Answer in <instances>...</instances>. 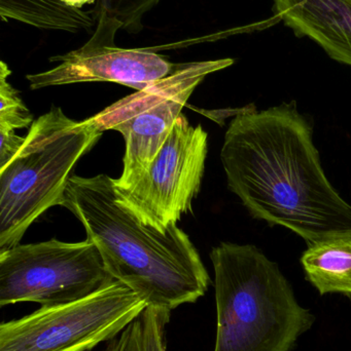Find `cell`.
<instances>
[{
    "label": "cell",
    "instance_id": "6da1fadb",
    "mask_svg": "<svg viewBox=\"0 0 351 351\" xmlns=\"http://www.w3.org/2000/svg\"><path fill=\"white\" fill-rule=\"evenodd\" d=\"M220 160L229 189L249 214L308 245L351 235V204L332 185L296 102L235 115Z\"/></svg>",
    "mask_w": 351,
    "mask_h": 351
},
{
    "label": "cell",
    "instance_id": "7a4b0ae2",
    "mask_svg": "<svg viewBox=\"0 0 351 351\" xmlns=\"http://www.w3.org/2000/svg\"><path fill=\"white\" fill-rule=\"evenodd\" d=\"M62 206L84 225L111 276L148 306L173 311L207 292L210 276L189 235L177 224H144L109 176H72Z\"/></svg>",
    "mask_w": 351,
    "mask_h": 351
},
{
    "label": "cell",
    "instance_id": "3957f363",
    "mask_svg": "<svg viewBox=\"0 0 351 351\" xmlns=\"http://www.w3.org/2000/svg\"><path fill=\"white\" fill-rule=\"evenodd\" d=\"M214 269V351H292L315 315L297 300L275 262L253 245L220 243Z\"/></svg>",
    "mask_w": 351,
    "mask_h": 351
},
{
    "label": "cell",
    "instance_id": "277c9868",
    "mask_svg": "<svg viewBox=\"0 0 351 351\" xmlns=\"http://www.w3.org/2000/svg\"><path fill=\"white\" fill-rule=\"evenodd\" d=\"M101 136L90 119L73 121L59 107L34 121L18 154L0 169V251L20 245L43 213L63 206L74 167Z\"/></svg>",
    "mask_w": 351,
    "mask_h": 351
},
{
    "label": "cell",
    "instance_id": "5b68a950",
    "mask_svg": "<svg viewBox=\"0 0 351 351\" xmlns=\"http://www.w3.org/2000/svg\"><path fill=\"white\" fill-rule=\"evenodd\" d=\"M232 59L177 64L172 73L103 109L90 121L100 132H119L125 140L123 173L115 179L127 190L146 172L160 152L183 107L210 74L226 69Z\"/></svg>",
    "mask_w": 351,
    "mask_h": 351
},
{
    "label": "cell",
    "instance_id": "8992f818",
    "mask_svg": "<svg viewBox=\"0 0 351 351\" xmlns=\"http://www.w3.org/2000/svg\"><path fill=\"white\" fill-rule=\"evenodd\" d=\"M121 282L0 325V351H88L121 334L146 307Z\"/></svg>",
    "mask_w": 351,
    "mask_h": 351
},
{
    "label": "cell",
    "instance_id": "52a82bcc",
    "mask_svg": "<svg viewBox=\"0 0 351 351\" xmlns=\"http://www.w3.org/2000/svg\"><path fill=\"white\" fill-rule=\"evenodd\" d=\"M94 243L51 239L0 251V307L84 298L115 282Z\"/></svg>",
    "mask_w": 351,
    "mask_h": 351
},
{
    "label": "cell",
    "instance_id": "ba28073f",
    "mask_svg": "<svg viewBox=\"0 0 351 351\" xmlns=\"http://www.w3.org/2000/svg\"><path fill=\"white\" fill-rule=\"evenodd\" d=\"M207 139L201 125L194 127L181 114L135 185L127 190L117 188L144 224L165 230L191 212L205 170Z\"/></svg>",
    "mask_w": 351,
    "mask_h": 351
},
{
    "label": "cell",
    "instance_id": "9c48e42d",
    "mask_svg": "<svg viewBox=\"0 0 351 351\" xmlns=\"http://www.w3.org/2000/svg\"><path fill=\"white\" fill-rule=\"evenodd\" d=\"M122 23L101 3L90 40L76 51L55 56L53 69L28 74L31 90L80 82H111L139 90L172 73V64L150 49H122L115 45Z\"/></svg>",
    "mask_w": 351,
    "mask_h": 351
},
{
    "label": "cell",
    "instance_id": "30bf717a",
    "mask_svg": "<svg viewBox=\"0 0 351 351\" xmlns=\"http://www.w3.org/2000/svg\"><path fill=\"white\" fill-rule=\"evenodd\" d=\"M273 10L297 36L351 66V0H273Z\"/></svg>",
    "mask_w": 351,
    "mask_h": 351
},
{
    "label": "cell",
    "instance_id": "8fae6325",
    "mask_svg": "<svg viewBox=\"0 0 351 351\" xmlns=\"http://www.w3.org/2000/svg\"><path fill=\"white\" fill-rule=\"evenodd\" d=\"M301 263L307 280L319 294L351 295V235L308 245Z\"/></svg>",
    "mask_w": 351,
    "mask_h": 351
},
{
    "label": "cell",
    "instance_id": "7c38bea8",
    "mask_svg": "<svg viewBox=\"0 0 351 351\" xmlns=\"http://www.w3.org/2000/svg\"><path fill=\"white\" fill-rule=\"evenodd\" d=\"M3 22L14 20L45 30L89 31L96 18L90 10L72 8L60 0H0Z\"/></svg>",
    "mask_w": 351,
    "mask_h": 351
},
{
    "label": "cell",
    "instance_id": "4fadbf2b",
    "mask_svg": "<svg viewBox=\"0 0 351 351\" xmlns=\"http://www.w3.org/2000/svg\"><path fill=\"white\" fill-rule=\"evenodd\" d=\"M171 311L146 306L120 334L117 351H167L166 327Z\"/></svg>",
    "mask_w": 351,
    "mask_h": 351
},
{
    "label": "cell",
    "instance_id": "5bb4252c",
    "mask_svg": "<svg viewBox=\"0 0 351 351\" xmlns=\"http://www.w3.org/2000/svg\"><path fill=\"white\" fill-rule=\"evenodd\" d=\"M12 71L5 62H0V129H26L34 121L18 90L10 84Z\"/></svg>",
    "mask_w": 351,
    "mask_h": 351
},
{
    "label": "cell",
    "instance_id": "9a60e30c",
    "mask_svg": "<svg viewBox=\"0 0 351 351\" xmlns=\"http://www.w3.org/2000/svg\"><path fill=\"white\" fill-rule=\"evenodd\" d=\"M161 0H103L109 12L122 23V30L139 33L144 29V19Z\"/></svg>",
    "mask_w": 351,
    "mask_h": 351
},
{
    "label": "cell",
    "instance_id": "2e32d148",
    "mask_svg": "<svg viewBox=\"0 0 351 351\" xmlns=\"http://www.w3.org/2000/svg\"><path fill=\"white\" fill-rule=\"evenodd\" d=\"M24 142L25 137L16 135L12 130L0 129V169L14 158Z\"/></svg>",
    "mask_w": 351,
    "mask_h": 351
},
{
    "label": "cell",
    "instance_id": "e0dca14e",
    "mask_svg": "<svg viewBox=\"0 0 351 351\" xmlns=\"http://www.w3.org/2000/svg\"><path fill=\"white\" fill-rule=\"evenodd\" d=\"M60 1L69 6V8H82L87 4L94 3L95 0H60Z\"/></svg>",
    "mask_w": 351,
    "mask_h": 351
},
{
    "label": "cell",
    "instance_id": "ac0fdd59",
    "mask_svg": "<svg viewBox=\"0 0 351 351\" xmlns=\"http://www.w3.org/2000/svg\"><path fill=\"white\" fill-rule=\"evenodd\" d=\"M117 338H115V339L111 340V342H109V346H106V348H104V350L101 351H117Z\"/></svg>",
    "mask_w": 351,
    "mask_h": 351
}]
</instances>
